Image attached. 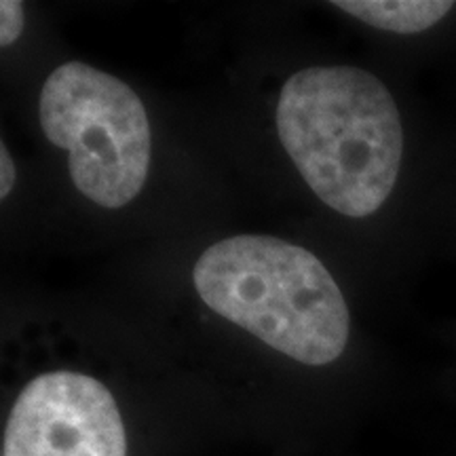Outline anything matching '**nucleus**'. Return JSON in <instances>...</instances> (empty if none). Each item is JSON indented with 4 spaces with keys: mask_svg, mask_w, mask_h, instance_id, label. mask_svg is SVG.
Returning <instances> with one entry per match:
<instances>
[{
    "mask_svg": "<svg viewBox=\"0 0 456 456\" xmlns=\"http://www.w3.org/2000/svg\"><path fill=\"white\" fill-rule=\"evenodd\" d=\"M277 131L302 178L334 212L363 218L391 195L403 131L395 100L374 74L351 66L296 72L279 95Z\"/></svg>",
    "mask_w": 456,
    "mask_h": 456,
    "instance_id": "1",
    "label": "nucleus"
},
{
    "mask_svg": "<svg viewBox=\"0 0 456 456\" xmlns=\"http://www.w3.org/2000/svg\"><path fill=\"white\" fill-rule=\"evenodd\" d=\"M192 277L209 309L296 362L323 366L345 351V296L300 245L265 235L224 239L205 249Z\"/></svg>",
    "mask_w": 456,
    "mask_h": 456,
    "instance_id": "2",
    "label": "nucleus"
},
{
    "mask_svg": "<svg viewBox=\"0 0 456 456\" xmlns=\"http://www.w3.org/2000/svg\"><path fill=\"white\" fill-rule=\"evenodd\" d=\"M45 135L70 155L74 186L100 208L134 201L151 165V125L138 94L81 61L51 72L41 91Z\"/></svg>",
    "mask_w": 456,
    "mask_h": 456,
    "instance_id": "3",
    "label": "nucleus"
},
{
    "mask_svg": "<svg viewBox=\"0 0 456 456\" xmlns=\"http://www.w3.org/2000/svg\"><path fill=\"white\" fill-rule=\"evenodd\" d=\"M3 456H127L112 393L85 374L38 376L11 410Z\"/></svg>",
    "mask_w": 456,
    "mask_h": 456,
    "instance_id": "4",
    "label": "nucleus"
},
{
    "mask_svg": "<svg viewBox=\"0 0 456 456\" xmlns=\"http://www.w3.org/2000/svg\"><path fill=\"white\" fill-rule=\"evenodd\" d=\"M368 26L397 34L429 30L454 9L448 0H338L334 3Z\"/></svg>",
    "mask_w": 456,
    "mask_h": 456,
    "instance_id": "5",
    "label": "nucleus"
},
{
    "mask_svg": "<svg viewBox=\"0 0 456 456\" xmlns=\"http://www.w3.org/2000/svg\"><path fill=\"white\" fill-rule=\"evenodd\" d=\"M0 45L9 47L11 43H15L20 38L21 30H24V7L17 0H3L0 3Z\"/></svg>",
    "mask_w": 456,
    "mask_h": 456,
    "instance_id": "6",
    "label": "nucleus"
},
{
    "mask_svg": "<svg viewBox=\"0 0 456 456\" xmlns=\"http://www.w3.org/2000/svg\"><path fill=\"white\" fill-rule=\"evenodd\" d=\"M0 165H3V180H0L3 184H0V197L4 199L15 184V165H13V159L9 157L7 146L0 148Z\"/></svg>",
    "mask_w": 456,
    "mask_h": 456,
    "instance_id": "7",
    "label": "nucleus"
}]
</instances>
